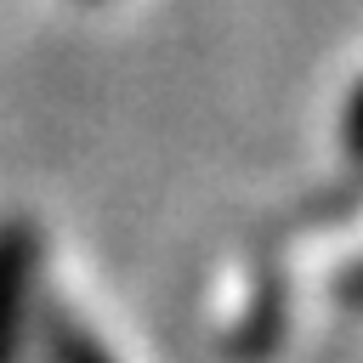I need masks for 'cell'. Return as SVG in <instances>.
<instances>
[{
  "label": "cell",
  "instance_id": "1",
  "mask_svg": "<svg viewBox=\"0 0 363 363\" xmlns=\"http://www.w3.org/2000/svg\"><path fill=\"white\" fill-rule=\"evenodd\" d=\"M34 284V233L23 221H0V363H17Z\"/></svg>",
  "mask_w": 363,
  "mask_h": 363
},
{
  "label": "cell",
  "instance_id": "2",
  "mask_svg": "<svg viewBox=\"0 0 363 363\" xmlns=\"http://www.w3.org/2000/svg\"><path fill=\"white\" fill-rule=\"evenodd\" d=\"M45 357H51V363H113V357L102 352V340H96L91 329H79L68 312H51V318H45Z\"/></svg>",
  "mask_w": 363,
  "mask_h": 363
},
{
  "label": "cell",
  "instance_id": "3",
  "mask_svg": "<svg viewBox=\"0 0 363 363\" xmlns=\"http://www.w3.org/2000/svg\"><path fill=\"white\" fill-rule=\"evenodd\" d=\"M340 301H346V306H363V261L340 272Z\"/></svg>",
  "mask_w": 363,
  "mask_h": 363
},
{
  "label": "cell",
  "instance_id": "4",
  "mask_svg": "<svg viewBox=\"0 0 363 363\" xmlns=\"http://www.w3.org/2000/svg\"><path fill=\"white\" fill-rule=\"evenodd\" d=\"M346 142H352V153H363V85H357V102L346 113Z\"/></svg>",
  "mask_w": 363,
  "mask_h": 363
}]
</instances>
